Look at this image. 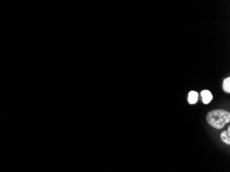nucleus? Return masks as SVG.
Instances as JSON below:
<instances>
[{"label": "nucleus", "instance_id": "nucleus-4", "mask_svg": "<svg viewBox=\"0 0 230 172\" xmlns=\"http://www.w3.org/2000/svg\"><path fill=\"white\" fill-rule=\"evenodd\" d=\"M198 93L195 91H191L188 94V102L190 104H194L198 101Z\"/></svg>", "mask_w": 230, "mask_h": 172}, {"label": "nucleus", "instance_id": "nucleus-3", "mask_svg": "<svg viewBox=\"0 0 230 172\" xmlns=\"http://www.w3.org/2000/svg\"><path fill=\"white\" fill-rule=\"evenodd\" d=\"M221 137L222 140L225 143L229 145L230 144V127H229L227 131H224L221 133Z\"/></svg>", "mask_w": 230, "mask_h": 172}, {"label": "nucleus", "instance_id": "nucleus-1", "mask_svg": "<svg viewBox=\"0 0 230 172\" xmlns=\"http://www.w3.org/2000/svg\"><path fill=\"white\" fill-rule=\"evenodd\" d=\"M207 121L214 128L221 130L229 123L230 114L224 109H215L207 114Z\"/></svg>", "mask_w": 230, "mask_h": 172}, {"label": "nucleus", "instance_id": "nucleus-2", "mask_svg": "<svg viewBox=\"0 0 230 172\" xmlns=\"http://www.w3.org/2000/svg\"><path fill=\"white\" fill-rule=\"evenodd\" d=\"M201 96L203 103L205 104H208L212 100V98H213L212 93L209 90H203L201 92Z\"/></svg>", "mask_w": 230, "mask_h": 172}, {"label": "nucleus", "instance_id": "nucleus-5", "mask_svg": "<svg viewBox=\"0 0 230 172\" xmlns=\"http://www.w3.org/2000/svg\"><path fill=\"white\" fill-rule=\"evenodd\" d=\"M223 88L225 92H230V78L227 77L224 80L223 83Z\"/></svg>", "mask_w": 230, "mask_h": 172}]
</instances>
